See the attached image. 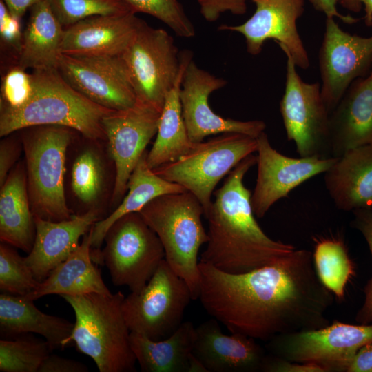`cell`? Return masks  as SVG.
Here are the masks:
<instances>
[{
	"label": "cell",
	"mask_w": 372,
	"mask_h": 372,
	"mask_svg": "<svg viewBox=\"0 0 372 372\" xmlns=\"http://www.w3.org/2000/svg\"><path fill=\"white\" fill-rule=\"evenodd\" d=\"M199 270L198 299L231 333L270 341L329 324L333 296L319 280L308 250L295 249L242 273L200 261Z\"/></svg>",
	"instance_id": "1"
},
{
	"label": "cell",
	"mask_w": 372,
	"mask_h": 372,
	"mask_svg": "<svg viewBox=\"0 0 372 372\" xmlns=\"http://www.w3.org/2000/svg\"><path fill=\"white\" fill-rule=\"evenodd\" d=\"M256 160V156L250 154L228 174L204 214L208 221L209 240L200 262L225 272H249L296 249L291 244L269 237L255 218L251 192L245 186L244 178Z\"/></svg>",
	"instance_id": "2"
},
{
	"label": "cell",
	"mask_w": 372,
	"mask_h": 372,
	"mask_svg": "<svg viewBox=\"0 0 372 372\" xmlns=\"http://www.w3.org/2000/svg\"><path fill=\"white\" fill-rule=\"evenodd\" d=\"M32 92L22 106L1 105L0 136L39 125L68 127L84 137L105 139L103 118L114 111L91 101L62 77L57 69L33 70Z\"/></svg>",
	"instance_id": "3"
},
{
	"label": "cell",
	"mask_w": 372,
	"mask_h": 372,
	"mask_svg": "<svg viewBox=\"0 0 372 372\" xmlns=\"http://www.w3.org/2000/svg\"><path fill=\"white\" fill-rule=\"evenodd\" d=\"M72 308L75 323L69 338L91 358L100 372L135 371L136 359L122 311L121 291L61 296Z\"/></svg>",
	"instance_id": "4"
},
{
	"label": "cell",
	"mask_w": 372,
	"mask_h": 372,
	"mask_svg": "<svg viewBox=\"0 0 372 372\" xmlns=\"http://www.w3.org/2000/svg\"><path fill=\"white\" fill-rule=\"evenodd\" d=\"M139 214L161 240L167 264L188 285L192 299H198V255L200 247L209 240L198 199L187 191L166 194L149 202Z\"/></svg>",
	"instance_id": "5"
},
{
	"label": "cell",
	"mask_w": 372,
	"mask_h": 372,
	"mask_svg": "<svg viewBox=\"0 0 372 372\" xmlns=\"http://www.w3.org/2000/svg\"><path fill=\"white\" fill-rule=\"evenodd\" d=\"M22 137L30 207L34 217L52 221L72 218L64 190L68 147L73 130L59 125L30 127Z\"/></svg>",
	"instance_id": "6"
},
{
	"label": "cell",
	"mask_w": 372,
	"mask_h": 372,
	"mask_svg": "<svg viewBox=\"0 0 372 372\" xmlns=\"http://www.w3.org/2000/svg\"><path fill=\"white\" fill-rule=\"evenodd\" d=\"M120 57L137 100L163 110L167 94L192 54L188 50L179 52L165 30L152 28L141 19Z\"/></svg>",
	"instance_id": "7"
},
{
	"label": "cell",
	"mask_w": 372,
	"mask_h": 372,
	"mask_svg": "<svg viewBox=\"0 0 372 372\" xmlns=\"http://www.w3.org/2000/svg\"><path fill=\"white\" fill-rule=\"evenodd\" d=\"M258 147L256 138L239 133H223L193 148L174 162L153 171L163 178L177 183L194 194L204 214L212 205L215 187L245 158Z\"/></svg>",
	"instance_id": "8"
},
{
	"label": "cell",
	"mask_w": 372,
	"mask_h": 372,
	"mask_svg": "<svg viewBox=\"0 0 372 372\" xmlns=\"http://www.w3.org/2000/svg\"><path fill=\"white\" fill-rule=\"evenodd\" d=\"M192 300L188 285L164 259L142 289L124 298L122 311L130 332L161 340L183 322Z\"/></svg>",
	"instance_id": "9"
},
{
	"label": "cell",
	"mask_w": 372,
	"mask_h": 372,
	"mask_svg": "<svg viewBox=\"0 0 372 372\" xmlns=\"http://www.w3.org/2000/svg\"><path fill=\"white\" fill-rule=\"evenodd\" d=\"M101 261L116 286L131 291L142 289L165 259L164 248L156 234L139 212L118 219L107 231Z\"/></svg>",
	"instance_id": "10"
},
{
	"label": "cell",
	"mask_w": 372,
	"mask_h": 372,
	"mask_svg": "<svg viewBox=\"0 0 372 372\" xmlns=\"http://www.w3.org/2000/svg\"><path fill=\"white\" fill-rule=\"evenodd\" d=\"M287 56L285 92L280 112L288 141L295 143L300 157H331L329 112L321 92V85L300 78L290 54Z\"/></svg>",
	"instance_id": "11"
},
{
	"label": "cell",
	"mask_w": 372,
	"mask_h": 372,
	"mask_svg": "<svg viewBox=\"0 0 372 372\" xmlns=\"http://www.w3.org/2000/svg\"><path fill=\"white\" fill-rule=\"evenodd\" d=\"M271 349L296 362L313 363L327 371H348L358 351L372 343V324L334 322L324 327L276 337Z\"/></svg>",
	"instance_id": "12"
},
{
	"label": "cell",
	"mask_w": 372,
	"mask_h": 372,
	"mask_svg": "<svg viewBox=\"0 0 372 372\" xmlns=\"http://www.w3.org/2000/svg\"><path fill=\"white\" fill-rule=\"evenodd\" d=\"M162 110L137 100L123 110H114L102 120L108 152L115 169L112 201L123 198L129 178L157 133Z\"/></svg>",
	"instance_id": "13"
},
{
	"label": "cell",
	"mask_w": 372,
	"mask_h": 372,
	"mask_svg": "<svg viewBox=\"0 0 372 372\" xmlns=\"http://www.w3.org/2000/svg\"><path fill=\"white\" fill-rule=\"evenodd\" d=\"M318 66L321 92L330 114L349 85L372 71V35L351 34L340 28L334 18H326Z\"/></svg>",
	"instance_id": "14"
},
{
	"label": "cell",
	"mask_w": 372,
	"mask_h": 372,
	"mask_svg": "<svg viewBox=\"0 0 372 372\" xmlns=\"http://www.w3.org/2000/svg\"><path fill=\"white\" fill-rule=\"evenodd\" d=\"M57 70L76 91L105 108L123 110L137 101L120 56L61 54Z\"/></svg>",
	"instance_id": "15"
},
{
	"label": "cell",
	"mask_w": 372,
	"mask_h": 372,
	"mask_svg": "<svg viewBox=\"0 0 372 372\" xmlns=\"http://www.w3.org/2000/svg\"><path fill=\"white\" fill-rule=\"evenodd\" d=\"M258 174L251 196L254 215L262 218L271 207L309 179L324 174L336 158L285 156L271 145L264 132L256 138Z\"/></svg>",
	"instance_id": "16"
},
{
	"label": "cell",
	"mask_w": 372,
	"mask_h": 372,
	"mask_svg": "<svg viewBox=\"0 0 372 372\" xmlns=\"http://www.w3.org/2000/svg\"><path fill=\"white\" fill-rule=\"evenodd\" d=\"M227 81L199 68L191 59L185 69L180 90L183 120L192 143L206 136L223 133H239L258 137L266 124L261 120L239 121L216 114L209 104V95L225 87Z\"/></svg>",
	"instance_id": "17"
},
{
	"label": "cell",
	"mask_w": 372,
	"mask_h": 372,
	"mask_svg": "<svg viewBox=\"0 0 372 372\" xmlns=\"http://www.w3.org/2000/svg\"><path fill=\"white\" fill-rule=\"evenodd\" d=\"M250 1L256 10L249 19L240 25L223 24L218 30L241 34L247 52L254 56L262 52L268 39H273L290 54L297 68L308 69L309 57L297 28L304 11V0Z\"/></svg>",
	"instance_id": "18"
},
{
	"label": "cell",
	"mask_w": 372,
	"mask_h": 372,
	"mask_svg": "<svg viewBox=\"0 0 372 372\" xmlns=\"http://www.w3.org/2000/svg\"><path fill=\"white\" fill-rule=\"evenodd\" d=\"M99 220V212L94 209L61 221L34 217V241L25 260L36 280L43 281L65 261L80 245L81 237Z\"/></svg>",
	"instance_id": "19"
},
{
	"label": "cell",
	"mask_w": 372,
	"mask_h": 372,
	"mask_svg": "<svg viewBox=\"0 0 372 372\" xmlns=\"http://www.w3.org/2000/svg\"><path fill=\"white\" fill-rule=\"evenodd\" d=\"M141 19L130 12L99 15L64 28L61 54L72 56H120L133 37Z\"/></svg>",
	"instance_id": "20"
},
{
	"label": "cell",
	"mask_w": 372,
	"mask_h": 372,
	"mask_svg": "<svg viewBox=\"0 0 372 372\" xmlns=\"http://www.w3.org/2000/svg\"><path fill=\"white\" fill-rule=\"evenodd\" d=\"M223 333L215 318L196 327L193 353L207 372L253 371L265 360L261 347L255 340L231 333Z\"/></svg>",
	"instance_id": "21"
},
{
	"label": "cell",
	"mask_w": 372,
	"mask_h": 372,
	"mask_svg": "<svg viewBox=\"0 0 372 372\" xmlns=\"http://www.w3.org/2000/svg\"><path fill=\"white\" fill-rule=\"evenodd\" d=\"M331 157L372 144V71L355 80L329 114Z\"/></svg>",
	"instance_id": "22"
},
{
	"label": "cell",
	"mask_w": 372,
	"mask_h": 372,
	"mask_svg": "<svg viewBox=\"0 0 372 372\" xmlns=\"http://www.w3.org/2000/svg\"><path fill=\"white\" fill-rule=\"evenodd\" d=\"M325 188L336 207L345 211L372 207V144L337 157L324 174Z\"/></svg>",
	"instance_id": "23"
},
{
	"label": "cell",
	"mask_w": 372,
	"mask_h": 372,
	"mask_svg": "<svg viewBox=\"0 0 372 372\" xmlns=\"http://www.w3.org/2000/svg\"><path fill=\"white\" fill-rule=\"evenodd\" d=\"M33 302L25 296L1 293V335L12 337L32 333L43 336L53 350L68 345L74 324L42 312Z\"/></svg>",
	"instance_id": "24"
},
{
	"label": "cell",
	"mask_w": 372,
	"mask_h": 372,
	"mask_svg": "<svg viewBox=\"0 0 372 372\" xmlns=\"http://www.w3.org/2000/svg\"><path fill=\"white\" fill-rule=\"evenodd\" d=\"M91 236L92 228L83 236L79 247L56 267L43 281L40 282L34 291L25 297L34 301L50 294L111 293L99 268L93 263Z\"/></svg>",
	"instance_id": "25"
},
{
	"label": "cell",
	"mask_w": 372,
	"mask_h": 372,
	"mask_svg": "<svg viewBox=\"0 0 372 372\" xmlns=\"http://www.w3.org/2000/svg\"><path fill=\"white\" fill-rule=\"evenodd\" d=\"M36 229L29 199L25 166L18 163L1 187V242L28 254L34 244Z\"/></svg>",
	"instance_id": "26"
},
{
	"label": "cell",
	"mask_w": 372,
	"mask_h": 372,
	"mask_svg": "<svg viewBox=\"0 0 372 372\" xmlns=\"http://www.w3.org/2000/svg\"><path fill=\"white\" fill-rule=\"evenodd\" d=\"M30 10L17 65L25 70L57 69L61 54L63 26L48 0L39 1Z\"/></svg>",
	"instance_id": "27"
},
{
	"label": "cell",
	"mask_w": 372,
	"mask_h": 372,
	"mask_svg": "<svg viewBox=\"0 0 372 372\" xmlns=\"http://www.w3.org/2000/svg\"><path fill=\"white\" fill-rule=\"evenodd\" d=\"M193 323L183 322L170 336L153 340L130 332V341L136 362L143 372H190L194 358Z\"/></svg>",
	"instance_id": "28"
},
{
	"label": "cell",
	"mask_w": 372,
	"mask_h": 372,
	"mask_svg": "<svg viewBox=\"0 0 372 372\" xmlns=\"http://www.w3.org/2000/svg\"><path fill=\"white\" fill-rule=\"evenodd\" d=\"M146 156L145 152L132 171L127 183V194L122 202L110 214L92 226L91 246L94 251H99L107 231L121 217L139 212L149 202L161 195L186 191L181 185L157 175L147 165Z\"/></svg>",
	"instance_id": "29"
},
{
	"label": "cell",
	"mask_w": 372,
	"mask_h": 372,
	"mask_svg": "<svg viewBox=\"0 0 372 372\" xmlns=\"http://www.w3.org/2000/svg\"><path fill=\"white\" fill-rule=\"evenodd\" d=\"M184 71L165 96L156 138L147 153L146 162L152 170L176 161L196 143L189 137L182 114L180 90Z\"/></svg>",
	"instance_id": "30"
},
{
	"label": "cell",
	"mask_w": 372,
	"mask_h": 372,
	"mask_svg": "<svg viewBox=\"0 0 372 372\" xmlns=\"http://www.w3.org/2000/svg\"><path fill=\"white\" fill-rule=\"evenodd\" d=\"M315 242L313 260L317 276L326 288L342 299L346 285L354 275L347 249L340 238H318Z\"/></svg>",
	"instance_id": "31"
},
{
	"label": "cell",
	"mask_w": 372,
	"mask_h": 372,
	"mask_svg": "<svg viewBox=\"0 0 372 372\" xmlns=\"http://www.w3.org/2000/svg\"><path fill=\"white\" fill-rule=\"evenodd\" d=\"M53 349L45 340L19 335L0 340L1 372H38Z\"/></svg>",
	"instance_id": "32"
},
{
	"label": "cell",
	"mask_w": 372,
	"mask_h": 372,
	"mask_svg": "<svg viewBox=\"0 0 372 372\" xmlns=\"http://www.w3.org/2000/svg\"><path fill=\"white\" fill-rule=\"evenodd\" d=\"M103 163L98 152L91 148L81 152L71 171V187L76 198L92 209L101 196L105 187Z\"/></svg>",
	"instance_id": "33"
},
{
	"label": "cell",
	"mask_w": 372,
	"mask_h": 372,
	"mask_svg": "<svg viewBox=\"0 0 372 372\" xmlns=\"http://www.w3.org/2000/svg\"><path fill=\"white\" fill-rule=\"evenodd\" d=\"M0 245V289L3 293L25 296L34 291L40 282L34 278L25 260L12 247Z\"/></svg>",
	"instance_id": "34"
},
{
	"label": "cell",
	"mask_w": 372,
	"mask_h": 372,
	"mask_svg": "<svg viewBox=\"0 0 372 372\" xmlns=\"http://www.w3.org/2000/svg\"><path fill=\"white\" fill-rule=\"evenodd\" d=\"M48 1L58 20L65 28L94 16L118 15L132 12L123 0Z\"/></svg>",
	"instance_id": "35"
},
{
	"label": "cell",
	"mask_w": 372,
	"mask_h": 372,
	"mask_svg": "<svg viewBox=\"0 0 372 372\" xmlns=\"http://www.w3.org/2000/svg\"><path fill=\"white\" fill-rule=\"evenodd\" d=\"M131 11L149 14L167 25L177 36L191 38L195 28L178 0H123Z\"/></svg>",
	"instance_id": "36"
},
{
	"label": "cell",
	"mask_w": 372,
	"mask_h": 372,
	"mask_svg": "<svg viewBox=\"0 0 372 372\" xmlns=\"http://www.w3.org/2000/svg\"><path fill=\"white\" fill-rule=\"evenodd\" d=\"M32 92L31 74L14 65L3 76L0 105L12 108L21 107L28 101Z\"/></svg>",
	"instance_id": "37"
},
{
	"label": "cell",
	"mask_w": 372,
	"mask_h": 372,
	"mask_svg": "<svg viewBox=\"0 0 372 372\" xmlns=\"http://www.w3.org/2000/svg\"><path fill=\"white\" fill-rule=\"evenodd\" d=\"M352 226L358 229L364 238L372 257V207L353 210ZM364 300L356 314L357 322L362 324H372V278L366 283L364 289Z\"/></svg>",
	"instance_id": "38"
},
{
	"label": "cell",
	"mask_w": 372,
	"mask_h": 372,
	"mask_svg": "<svg viewBox=\"0 0 372 372\" xmlns=\"http://www.w3.org/2000/svg\"><path fill=\"white\" fill-rule=\"evenodd\" d=\"M21 19L12 15L3 0H0V38L3 49L14 52L19 58L22 46L23 34Z\"/></svg>",
	"instance_id": "39"
},
{
	"label": "cell",
	"mask_w": 372,
	"mask_h": 372,
	"mask_svg": "<svg viewBox=\"0 0 372 372\" xmlns=\"http://www.w3.org/2000/svg\"><path fill=\"white\" fill-rule=\"evenodd\" d=\"M200 12L208 22L217 21L221 14L230 12L242 15L247 10V0H197Z\"/></svg>",
	"instance_id": "40"
},
{
	"label": "cell",
	"mask_w": 372,
	"mask_h": 372,
	"mask_svg": "<svg viewBox=\"0 0 372 372\" xmlns=\"http://www.w3.org/2000/svg\"><path fill=\"white\" fill-rule=\"evenodd\" d=\"M21 145L14 137H6L0 143V186L6 181L19 158Z\"/></svg>",
	"instance_id": "41"
},
{
	"label": "cell",
	"mask_w": 372,
	"mask_h": 372,
	"mask_svg": "<svg viewBox=\"0 0 372 372\" xmlns=\"http://www.w3.org/2000/svg\"><path fill=\"white\" fill-rule=\"evenodd\" d=\"M83 363L55 354H49L42 362L38 372H87Z\"/></svg>",
	"instance_id": "42"
},
{
	"label": "cell",
	"mask_w": 372,
	"mask_h": 372,
	"mask_svg": "<svg viewBox=\"0 0 372 372\" xmlns=\"http://www.w3.org/2000/svg\"><path fill=\"white\" fill-rule=\"evenodd\" d=\"M262 369L273 372H326L320 366L313 363L296 362L285 360H264Z\"/></svg>",
	"instance_id": "43"
},
{
	"label": "cell",
	"mask_w": 372,
	"mask_h": 372,
	"mask_svg": "<svg viewBox=\"0 0 372 372\" xmlns=\"http://www.w3.org/2000/svg\"><path fill=\"white\" fill-rule=\"evenodd\" d=\"M313 8L326 15V18L337 17L342 22L351 25L359 21L360 19L351 15H343L337 9L338 0H308Z\"/></svg>",
	"instance_id": "44"
},
{
	"label": "cell",
	"mask_w": 372,
	"mask_h": 372,
	"mask_svg": "<svg viewBox=\"0 0 372 372\" xmlns=\"http://www.w3.org/2000/svg\"><path fill=\"white\" fill-rule=\"evenodd\" d=\"M347 372H372V343L358 351Z\"/></svg>",
	"instance_id": "45"
},
{
	"label": "cell",
	"mask_w": 372,
	"mask_h": 372,
	"mask_svg": "<svg viewBox=\"0 0 372 372\" xmlns=\"http://www.w3.org/2000/svg\"><path fill=\"white\" fill-rule=\"evenodd\" d=\"M338 4L353 12H360L364 6L365 14L362 19L366 26H372V0H338Z\"/></svg>",
	"instance_id": "46"
},
{
	"label": "cell",
	"mask_w": 372,
	"mask_h": 372,
	"mask_svg": "<svg viewBox=\"0 0 372 372\" xmlns=\"http://www.w3.org/2000/svg\"><path fill=\"white\" fill-rule=\"evenodd\" d=\"M10 14L21 19L25 12L41 0H3Z\"/></svg>",
	"instance_id": "47"
}]
</instances>
